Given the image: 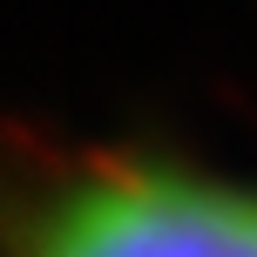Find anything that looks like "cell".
I'll use <instances>...</instances> for the list:
<instances>
[{
    "instance_id": "obj_1",
    "label": "cell",
    "mask_w": 257,
    "mask_h": 257,
    "mask_svg": "<svg viewBox=\"0 0 257 257\" xmlns=\"http://www.w3.org/2000/svg\"><path fill=\"white\" fill-rule=\"evenodd\" d=\"M27 257H257V190L115 163L54 196Z\"/></svg>"
}]
</instances>
